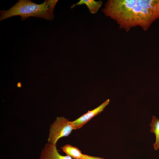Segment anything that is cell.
<instances>
[{
  "label": "cell",
  "instance_id": "9",
  "mask_svg": "<svg viewBox=\"0 0 159 159\" xmlns=\"http://www.w3.org/2000/svg\"><path fill=\"white\" fill-rule=\"evenodd\" d=\"M86 158L87 159H105L103 158L90 156L85 155Z\"/></svg>",
  "mask_w": 159,
  "mask_h": 159
},
{
  "label": "cell",
  "instance_id": "1",
  "mask_svg": "<svg viewBox=\"0 0 159 159\" xmlns=\"http://www.w3.org/2000/svg\"><path fill=\"white\" fill-rule=\"evenodd\" d=\"M102 11L126 32L137 26L146 31L159 18V0H108Z\"/></svg>",
  "mask_w": 159,
  "mask_h": 159
},
{
  "label": "cell",
  "instance_id": "10",
  "mask_svg": "<svg viewBox=\"0 0 159 159\" xmlns=\"http://www.w3.org/2000/svg\"><path fill=\"white\" fill-rule=\"evenodd\" d=\"M17 86L18 87H21V83L20 82H19L17 83Z\"/></svg>",
  "mask_w": 159,
  "mask_h": 159
},
{
  "label": "cell",
  "instance_id": "5",
  "mask_svg": "<svg viewBox=\"0 0 159 159\" xmlns=\"http://www.w3.org/2000/svg\"><path fill=\"white\" fill-rule=\"evenodd\" d=\"M39 159H73L67 155L63 156L58 152L56 144L46 143L40 153Z\"/></svg>",
  "mask_w": 159,
  "mask_h": 159
},
{
  "label": "cell",
  "instance_id": "3",
  "mask_svg": "<svg viewBox=\"0 0 159 159\" xmlns=\"http://www.w3.org/2000/svg\"><path fill=\"white\" fill-rule=\"evenodd\" d=\"M73 129L68 119L64 117H57L50 125L47 141L48 143L56 144L60 138L67 136Z\"/></svg>",
  "mask_w": 159,
  "mask_h": 159
},
{
  "label": "cell",
  "instance_id": "6",
  "mask_svg": "<svg viewBox=\"0 0 159 159\" xmlns=\"http://www.w3.org/2000/svg\"><path fill=\"white\" fill-rule=\"evenodd\" d=\"M62 150L67 155L74 159H87L85 154H82L77 147L66 144L61 147Z\"/></svg>",
  "mask_w": 159,
  "mask_h": 159
},
{
  "label": "cell",
  "instance_id": "7",
  "mask_svg": "<svg viewBox=\"0 0 159 159\" xmlns=\"http://www.w3.org/2000/svg\"><path fill=\"white\" fill-rule=\"evenodd\" d=\"M102 4L101 1H96L94 0H81L77 3L72 5L70 8L72 9L77 5L85 4L87 6L90 12L94 14L97 12Z\"/></svg>",
  "mask_w": 159,
  "mask_h": 159
},
{
  "label": "cell",
  "instance_id": "4",
  "mask_svg": "<svg viewBox=\"0 0 159 159\" xmlns=\"http://www.w3.org/2000/svg\"><path fill=\"white\" fill-rule=\"evenodd\" d=\"M110 100L107 99L99 106L91 111H88L77 119L70 121L73 130H77L85 125L93 117L100 113L108 104Z\"/></svg>",
  "mask_w": 159,
  "mask_h": 159
},
{
  "label": "cell",
  "instance_id": "8",
  "mask_svg": "<svg viewBox=\"0 0 159 159\" xmlns=\"http://www.w3.org/2000/svg\"><path fill=\"white\" fill-rule=\"evenodd\" d=\"M150 126V132L154 133L155 135V141L153 145L154 150H156L159 148V119L153 116Z\"/></svg>",
  "mask_w": 159,
  "mask_h": 159
},
{
  "label": "cell",
  "instance_id": "2",
  "mask_svg": "<svg viewBox=\"0 0 159 159\" xmlns=\"http://www.w3.org/2000/svg\"><path fill=\"white\" fill-rule=\"evenodd\" d=\"M57 1L47 0L37 4L29 0H19L9 9L0 11V21L16 16H20L22 20L32 16L51 21L54 18V10Z\"/></svg>",
  "mask_w": 159,
  "mask_h": 159
}]
</instances>
